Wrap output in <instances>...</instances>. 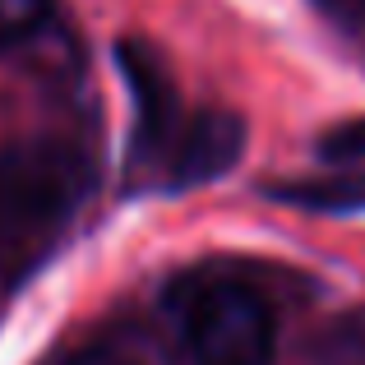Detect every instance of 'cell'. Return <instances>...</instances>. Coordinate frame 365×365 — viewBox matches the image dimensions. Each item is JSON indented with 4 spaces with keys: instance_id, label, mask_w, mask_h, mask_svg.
<instances>
[{
    "instance_id": "6da1fadb",
    "label": "cell",
    "mask_w": 365,
    "mask_h": 365,
    "mask_svg": "<svg viewBox=\"0 0 365 365\" xmlns=\"http://www.w3.org/2000/svg\"><path fill=\"white\" fill-rule=\"evenodd\" d=\"M88 185V162L65 139H24L0 153V282H19L61 245Z\"/></svg>"
},
{
    "instance_id": "3957f363",
    "label": "cell",
    "mask_w": 365,
    "mask_h": 365,
    "mask_svg": "<svg viewBox=\"0 0 365 365\" xmlns=\"http://www.w3.org/2000/svg\"><path fill=\"white\" fill-rule=\"evenodd\" d=\"M116 61L134 93V158H167L180 134V102L158 51L143 42H120Z\"/></svg>"
},
{
    "instance_id": "52a82bcc",
    "label": "cell",
    "mask_w": 365,
    "mask_h": 365,
    "mask_svg": "<svg viewBox=\"0 0 365 365\" xmlns=\"http://www.w3.org/2000/svg\"><path fill=\"white\" fill-rule=\"evenodd\" d=\"M61 365H143V356L130 342H88V347L70 351Z\"/></svg>"
},
{
    "instance_id": "7a4b0ae2",
    "label": "cell",
    "mask_w": 365,
    "mask_h": 365,
    "mask_svg": "<svg viewBox=\"0 0 365 365\" xmlns=\"http://www.w3.org/2000/svg\"><path fill=\"white\" fill-rule=\"evenodd\" d=\"M176 319L195 365H273L277 314L268 296L241 277H195L176 301Z\"/></svg>"
},
{
    "instance_id": "8992f818",
    "label": "cell",
    "mask_w": 365,
    "mask_h": 365,
    "mask_svg": "<svg viewBox=\"0 0 365 365\" xmlns=\"http://www.w3.org/2000/svg\"><path fill=\"white\" fill-rule=\"evenodd\" d=\"M51 19V0H0V51L19 46Z\"/></svg>"
},
{
    "instance_id": "277c9868",
    "label": "cell",
    "mask_w": 365,
    "mask_h": 365,
    "mask_svg": "<svg viewBox=\"0 0 365 365\" xmlns=\"http://www.w3.org/2000/svg\"><path fill=\"white\" fill-rule=\"evenodd\" d=\"M245 148V125L232 111H195L180 125L176 143L167 153V190H195L227 176Z\"/></svg>"
},
{
    "instance_id": "ba28073f",
    "label": "cell",
    "mask_w": 365,
    "mask_h": 365,
    "mask_svg": "<svg viewBox=\"0 0 365 365\" xmlns=\"http://www.w3.org/2000/svg\"><path fill=\"white\" fill-rule=\"evenodd\" d=\"M319 5L329 9L333 19H342L351 33H365V0H319Z\"/></svg>"
},
{
    "instance_id": "5b68a950",
    "label": "cell",
    "mask_w": 365,
    "mask_h": 365,
    "mask_svg": "<svg viewBox=\"0 0 365 365\" xmlns=\"http://www.w3.org/2000/svg\"><path fill=\"white\" fill-rule=\"evenodd\" d=\"M314 153H319V162L338 167V176L314 180V185H287L282 199L305 204V208H342V213L365 208V116L324 130Z\"/></svg>"
}]
</instances>
